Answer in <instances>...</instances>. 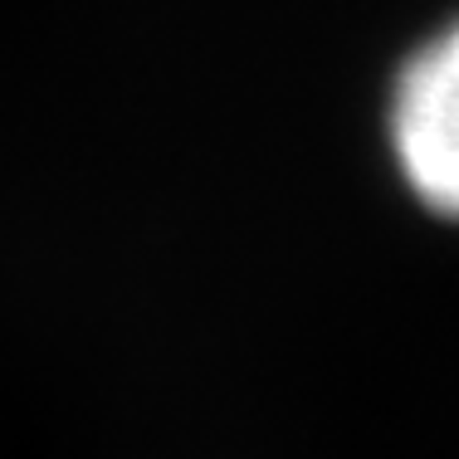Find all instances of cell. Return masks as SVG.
<instances>
[{"label":"cell","mask_w":459,"mask_h":459,"mask_svg":"<svg viewBox=\"0 0 459 459\" xmlns=\"http://www.w3.org/2000/svg\"><path fill=\"white\" fill-rule=\"evenodd\" d=\"M386 147L401 186L459 225V20L425 35L386 93Z\"/></svg>","instance_id":"cell-1"}]
</instances>
